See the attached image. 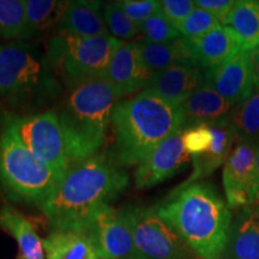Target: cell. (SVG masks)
I'll return each mask as SVG.
<instances>
[{
  "label": "cell",
  "instance_id": "obj_1",
  "mask_svg": "<svg viewBox=\"0 0 259 259\" xmlns=\"http://www.w3.org/2000/svg\"><path fill=\"white\" fill-rule=\"evenodd\" d=\"M127 186V171L111 151H101L74 164L40 209L54 231L79 234L94 213L109 205Z\"/></svg>",
  "mask_w": 259,
  "mask_h": 259
},
{
  "label": "cell",
  "instance_id": "obj_2",
  "mask_svg": "<svg viewBox=\"0 0 259 259\" xmlns=\"http://www.w3.org/2000/svg\"><path fill=\"white\" fill-rule=\"evenodd\" d=\"M156 210L199 258L221 259L225 254L232 216L210 184L177 187Z\"/></svg>",
  "mask_w": 259,
  "mask_h": 259
},
{
  "label": "cell",
  "instance_id": "obj_3",
  "mask_svg": "<svg viewBox=\"0 0 259 259\" xmlns=\"http://www.w3.org/2000/svg\"><path fill=\"white\" fill-rule=\"evenodd\" d=\"M184 122L180 105L142 90L131 99L118 102L113 109L112 156L121 167L139 164L164 139L183 128Z\"/></svg>",
  "mask_w": 259,
  "mask_h": 259
},
{
  "label": "cell",
  "instance_id": "obj_4",
  "mask_svg": "<svg viewBox=\"0 0 259 259\" xmlns=\"http://www.w3.org/2000/svg\"><path fill=\"white\" fill-rule=\"evenodd\" d=\"M69 90L57 114L73 167L101 153L119 99L105 78L85 80Z\"/></svg>",
  "mask_w": 259,
  "mask_h": 259
},
{
  "label": "cell",
  "instance_id": "obj_5",
  "mask_svg": "<svg viewBox=\"0 0 259 259\" xmlns=\"http://www.w3.org/2000/svg\"><path fill=\"white\" fill-rule=\"evenodd\" d=\"M60 92L61 83L37 44L17 40L2 46L0 95L16 105L40 107Z\"/></svg>",
  "mask_w": 259,
  "mask_h": 259
},
{
  "label": "cell",
  "instance_id": "obj_6",
  "mask_svg": "<svg viewBox=\"0 0 259 259\" xmlns=\"http://www.w3.org/2000/svg\"><path fill=\"white\" fill-rule=\"evenodd\" d=\"M61 179L38 160L19 139L12 126L2 119L0 185L15 202L41 208Z\"/></svg>",
  "mask_w": 259,
  "mask_h": 259
},
{
  "label": "cell",
  "instance_id": "obj_7",
  "mask_svg": "<svg viewBox=\"0 0 259 259\" xmlns=\"http://www.w3.org/2000/svg\"><path fill=\"white\" fill-rule=\"evenodd\" d=\"M121 40L111 36L79 37L57 31L47 45V58L57 78L66 88L103 78Z\"/></svg>",
  "mask_w": 259,
  "mask_h": 259
},
{
  "label": "cell",
  "instance_id": "obj_8",
  "mask_svg": "<svg viewBox=\"0 0 259 259\" xmlns=\"http://www.w3.org/2000/svg\"><path fill=\"white\" fill-rule=\"evenodd\" d=\"M4 119L38 160L51 168L60 179L72 168L66 139L57 112L36 114H5Z\"/></svg>",
  "mask_w": 259,
  "mask_h": 259
},
{
  "label": "cell",
  "instance_id": "obj_9",
  "mask_svg": "<svg viewBox=\"0 0 259 259\" xmlns=\"http://www.w3.org/2000/svg\"><path fill=\"white\" fill-rule=\"evenodd\" d=\"M138 251L148 259H192V251L156 208L124 209Z\"/></svg>",
  "mask_w": 259,
  "mask_h": 259
},
{
  "label": "cell",
  "instance_id": "obj_10",
  "mask_svg": "<svg viewBox=\"0 0 259 259\" xmlns=\"http://www.w3.org/2000/svg\"><path fill=\"white\" fill-rule=\"evenodd\" d=\"M100 259H148L138 251L124 210L100 208L82 232Z\"/></svg>",
  "mask_w": 259,
  "mask_h": 259
},
{
  "label": "cell",
  "instance_id": "obj_11",
  "mask_svg": "<svg viewBox=\"0 0 259 259\" xmlns=\"http://www.w3.org/2000/svg\"><path fill=\"white\" fill-rule=\"evenodd\" d=\"M222 181L231 208H246L259 202L253 142L236 141L225 162Z\"/></svg>",
  "mask_w": 259,
  "mask_h": 259
},
{
  "label": "cell",
  "instance_id": "obj_12",
  "mask_svg": "<svg viewBox=\"0 0 259 259\" xmlns=\"http://www.w3.org/2000/svg\"><path fill=\"white\" fill-rule=\"evenodd\" d=\"M183 131L184 127L167 137L138 164L136 189H150L185 169L192 158L184 147Z\"/></svg>",
  "mask_w": 259,
  "mask_h": 259
},
{
  "label": "cell",
  "instance_id": "obj_13",
  "mask_svg": "<svg viewBox=\"0 0 259 259\" xmlns=\"http://www.w3.org/2000/svg\"><path fill=\"white\" fill-rule=\"evenodd\" d=\"M205 83L232 105H239L254 92L251 52L240 51L225 63L205 70Z\"/></svg>",
  "mask_w": 259,
  "mask_h": 259
},
{
  "label": "cell",
  "instance_id": "obj_14",
  "mask_svg": "<svg viewBox=\"0 0 259 259\" xmlns=\"http://www.w3.org/2000/svg\"><path fill=\"white\" fill-rule=\"evenodd\" d=\"M150 77L151 73L143 63L137 42L124 41L113 53L103 74V78L111 84L119 100L144 90Z\"/></svg>",
  "mask_w": 259,
  "mask_h": 259
},
{
  "label": "cell",
  "instance_id": "obj_15",
  "mask_svg": "<svg viewBox=\"0 0 259 259\" xmlns=\"http://www.w3.org/2000/svg\"><path fill=\"white\" fill-rule=\"evenodd\" d=\"M205 83V70L198 65H174L151 74L144 90L181 105Z\"/></svg>",
  "mask_w": 259,
  "mask_h": 259
},
{
  "label": "cell",
  "instance_id": "obj_16",
  "mask_svg": "<svg viewBox=\"0 0 259 259\" xmlns=\"http://www.w3.org/2000/svg\"><path fill=\"white\" fill-rule=\"evenodd\" d=\"M102 5L100 2L74 0L65 3L59 21L58 31L79 37L108 36Z\"/></svg>",
  "mask_w": 259,
  "mask_h": 259
},
{
  "label": "cell",
  "instance_id": "obj_17",
  "mask_svg": "<svg viewBox=\"0 0 259 259\" xmlns=\"http://www.w3.org/2000/svg\"><path fill=\"white\" fill-rule=\"evenodd\" d=\"M209 127L212 136L211 144L204 154L191 157L193 164L192 174L178 187L189 186L197 180L212 174L220 166L225 164L227 158L231 155L234 148L233 145L238 141V138L229 119L209 125Z\"/></svg>",
  "mask_w": 259,
  "mask_h": 259
},
{
  "label": "cell",
  "instance_id": "obj_18",
  "mask_svg": "<svg viewBox=\"0 0 259 259\" xmlns=\"http://www.w3.org/2000/svg\"><path fill=\"white\" fill-rule=\"evenodd\" d=\"M184 113V127L198 124L211 125L228 120L234 105L223 99L211 87L204 83L186 101L181 103Z\"/></svg>",
  "mask_w": 259,
  "mask_h": 259
},
{
  "label": "cell",
  "instance_id": "obj_19",
  "mask_svg": "<svg viewBox=\"0 0 259 259\" xmlns=\"http://www.w3.org/2000/svg\"><path fill=\"white\" fill-rule=\"evenodd\" d=\"M137 44L143 63L151 74L174 65H198L189 38L181 36L166 44H151L145 41Z\"/></svg>",
  "mask_w": 259,
  "mask_h": 259
},
{
  "label": "cell",
  "instance_id": "obj_20",
  "mask_svg": "<svg viewBox=\"0 0 259 259\" xmlns=\"http://www.w3.org/2000/svg\"><path fill=\"white\" fill-rule=\"evenodd\" d=\"M197 61L204 70L225 63L241 51L240 45L233 32L225 25H219L203 36L191 38Z\"/></svg>",
  "mask_w": 259,
  "mask_h": 259
},
{
  "label": "cell",
  "instance_id": "obj_21",
  "mask_svg": "<svg viewBox=\"0 0 259 259\" xmlns=\"http://www.w3.org/2000/svg\"><path fill=\"white\" fill-rule=\"evenodd\" d=\"M233 32L241 51L253 52L259 48V2L239 0L223 22Z\"/></svg>",
  "mask_w": 259,
  "mask_h": 259
},
{
  "label": "cell",
  "instance_id": "obj_22",
  "mask_svg": "<svg viewBox=\"0 0 259 259\" xmlns=\"http://www.w3.org/2000/svg\"><path fill=\"white\" fill-rule=\"evenodd\" d=\"M0 227L17 241L23 259H45L44 244L31 222L10 205L0 209Z\"/></svg>",
  "mask_w": 259,
  "mask_h": 259
},
{
  "label": "cell",
  "instance_id": "obj_23",
  "mask_svg": "<svg viewBox=\"0 0 259 259\" xmlns=\"http://www.w3.org/2000/svg\"><path fill=\"white\" fill-rule=\"evenodd\" d=\"M228 245L233 259H259V215L255 208H242L229 232Z\"/></svg>",
  "mask_w": 259,
  "mask_h": 259
},
{
  "label": "cell",
  "instance_id": "obj_24",
  "mask_svg": "<svg viewBox=\"0 0 259 259\" xmlns=\"http://www.w3.org/2000/svg\"><path fill=\"white\" fill-rule=\"evenodd\" d=\"M42 244L47 259H100L88 239L78 233L54 231Z\"/></svg>",
  "mask_w": 259,
  "mask_h": 259
},
{
  "label": "cell",
  "instance_id": "obj_25",
  "mask_svg": "<svg viewBox=\"0 0 259 259\" xmlns=\"http://www.w3.org/2000/svg\"><path fill=\"white\" fill-rule=\"evenodd\" d=\"M238 141L259 142V90L254 89L245 101L235 106L229 116Z\"/></svg>",
  "mask_w": 259,
  "mask_h": 259
},
{
  "label": "cell",
  "instance_id": "obj_26",
  "mask_svg": "<svg viewBox=\"0 0 259 259\" xmlns=\"http://www.w3.org/2000/svg\"><path fill=\"white\" fill-rule=\"evenodd\" d=\"M0 36L16 41L30 37L24 2L0 0Z\"/></svg>",
  "mask_w": 259,
  "mask_h": 259
},
{
  "label": "cell",
  "instance_id": "obj_27",
  "mask_svg": "<svg viewBox=\"0 0 259 259\" xmlns=\"http://www.w3.org/2000/svg\"><path fill=\"white\" fill-rule=\"evenodd\" d=\"M27 14L29 36L47 29L54 22L59 21L65 3L54 0H27L24 2Z\"/></svg>",
  "mask_w": 259,
  "mask_h": 259
},
{
  "label": "cell",
  "instance_id": "obj_28",
  "mask_svg": "<svg viewBox=\"0 0 259 259\" xmlns=\"http://www.w3.org/2000/svg\"><path fill=\"white\" fill-rule=\"evenodd\" d=\"M103 18L112 36L118 40H132L139 34V25L132 21L115 2L106 3L102 6Z\"/></svg>",
  "mask_w": 259,
  "mask_h": 259
},
{
  "label": "cell",
  "instance_id": "obj_29",
  "mask_svg": "<svg viewBox=\"0 0 259 259\" xmlns=\"http://www.w3.org/2000/svg\"><path fill=\"white\" fill-rule=\"evenodd\" d=\"M139 32L143 34L145 42L151 44H166L181 37V34L176 25L170 23L160 12L151 16L144 22L139 23Z\"/></svg>",
  "mask_w": 259,
  "mask_h": 259
},
{
  "label": "cell",
  "instance_id": "obj_30",
  "mask_svg": "<svg viewBox=\"0 0 259 259\" xmlns=\"http://www.w3.org/2000/svg\"><path fill=\"white\" fill-rule=\"evenodd\" d=\"M220 24L219 19L215 16L205 11V10L197 8L193 10L177 29L179 30L181 36L185 38H197L218 28Z\"/></svg>",
  "mask_w": 259,
  "mask_h": 259
},
{
  "label": "cell",
  "instance_id": "obj_31",
  "mask_svg": "<svg viewBox=\"0 0 259 259\" xmlns=\"http://www.w3.org/2000/svg\"><path fill=\"white\" fill-rule=\"evenodd\" d=\"M211 138L209 125L198 124L184 127L183 143L191 157L205 153L211 144Z\"/></svg>",
  "mask_w": 259,
  "mask_h": 259
},
{
  "label": "cell",
  "instance_id": "obj_32",
  "mask_svg": "<svg viewBox=\"0 0 259 259\" xmlns=\"http://www.w3.org/2000/svg\"><path fill=\"white\" fill-rule=\"evenodd\" d=\"M115 3L137 24L160 12L158 0H121Z\"/></svg>",
  "mask_w": 259,
  "mask_h": 259
},
{
  "label": "cell",
  "instance_id": "obj_33",
  "mask_svg": "<svg viewBox=\"0 0 259 259\" xmlns=\"http://www.w3.org/2000/svg\"><path fill=\"white\" fill-rule=\"evenodd\" d=\"M196 9L192 0H160V14L178 27Z\"/></svg>",
  "mask_w": 259,
  "mask_h": 259
},
{
  "label": "cell",
  "instance_id": "obj_34",
  "mask_svg": "<svg viewBox=\"0 0 259 259\" xmlns=\"http://www.w3.org/2000/svg\"><path fill=\"white\" fill-rule=\"evenodd\" d=\"M197 8L205 10L210 14L215 16L219 19L220 24H223L226 21L227 16L234 8L235 2L234 0H196L194 2Z\"/></svg>",
  "mask_w": 259,
  "mask_h": 259
},
{
  "label": "cell",
  "instance_id": "obj_35",
  "mask_svg": "<svg viewBox=\"0 0 259 259\" xmlns=\"http://www.w3.org/2000/svg\"><path fill=\"white\" fill-rule=\"evenodd\" d=\"M252 54V67H253V83L254 89L259 90V48L251 52Z\"/></svg>",
  "mask_w": 259,
  "mask_h": 259
},
{
  "label": "cell",
  "instance_id": "obj_36",
  "mask_svg": "<svg viewBox=\"0 0 259 259\" xmlns=\"http://www.w3.org/2000/svg\"><path fill=\"white\" fill-rule=\"evenodd\" d=\"M254 151H255V176H257V184L259 191V142L254 143Z\"/></svg>",
  "mask_w": 259,
  "mask_h": 259
},
{
  "label": "cell",
  "instance_id": "obj_37",
  "mask_svg": "<svg viewBox=\"0 0 259 259\" xmlns=\"http://www.w3.org/2000/svg\"><path fill=\"white\" fill-rule=\"evenodd\" d=\"M255 210H257V212H258V215H259V202L257 203V206H255Z\"/></svg>",
  "mask_w": 259,
  "mask_h": 259
},
{
  "label": "cell",
  "instance_id": "obj_38",
  "mask_svg": "<svg viewBox=\"0 0 259 259\" xmlns=\"http://www.w3.org/2000/svg\"><path fill=\"white\" fill-rule=\"evenodd\" d=\"M0 50H2V45H0Z\"/></svg>",
  "mask_w": 259,
  "mask_h": 259
}]
</instances>
